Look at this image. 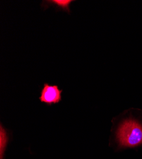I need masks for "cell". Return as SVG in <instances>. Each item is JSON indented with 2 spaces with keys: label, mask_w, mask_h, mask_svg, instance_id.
I'll return each instance as SVG.
<instances>
[{
  "label": "cell",
  "mask_w": 142,
  "mask_h": 159,
  "mask_svg": "<svg viewBox=\"0 0 142 159\" xmlns=\"http://www.w3.org/2000/svg\"><path fill=\"white\" fill-rule=\"evenodd\" d=\"M8 141V137L5 129L1 125L0 129V159H3V153L5 151V148Z\"/></svg>",
  "instance_id": "cell-3"
},
{
  "label": "cell",
  "mask_w": 142,
  "mask_h": 159,
  "mask_svg": "<svg viewBox=\"0 0 142 159\" xmlns=\"http://www.w3.org/2000/svg\"><path fill=\"white\" fill-rule=\"evenodd\" d=\"M73 1L71 0H52V1H46V3H48L49 5H56L58 8L66 11L68 13L70 12V5Z\"/></svg>",
  "instance_id": "cell-4"
},
{
  "label": "cell",
  "mask_w": 142,
  "mask_h": 159,
  "mask_svg": "<svg viewBox=\"0 0 142 159\" xmlns=\"http://www.w3.org/2000/svg\"><path fill=\"white\" fill-rule=\"evenodd\" d=\"M117 139L121 148L135 147L142 144V125L135 120L124 121L117 131Z\"/></svg>",
  "instance_id": "cell-1"
},
{
  "label": "cell",
  "mask_w": 142,
  "mask_h": 159,
  "mask_svg": "<svg viewBox=\"0 0 142 159\" xmlns=\"http://www.w3.org/2000/svg\"><path fill=\"white\" fill-rule=\"evenodd\" d=\"M61 93L62 90H60L57 85L45 83L39 99L41 102L50 106L59 103L61 101Z\"/></svg>",
  "instance_id": "cell-2"
}]
</instances>
